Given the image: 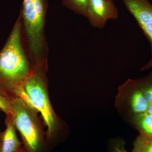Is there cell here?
I'll use <instances>...</instances> for the list:
<instances>
[{"label":"cell","instance_id":"6da1fadb","mask_svg":"<svg viewBox=\"0 0 152 152\" xmlns=\"http://www.w3.org/2000/svg\"><path fill=\"white\" fill-rule=\"evenodd\" d=\"M20 21L18 20L0 52V91L11 99L13 91L23 84L31 74L21 41Z\"/></svg>","mask_w":152,"mask_h":152},{"label":"cell","instance_id":"7a4b0ae2","mask_svg":"<svg viewBox=\"0 0 152 152\" xmlns=\"http://www.w3.org/2000/svg\"><path fill=\"white\" fill-rule=\"evenodd\" d=\"M11 116L28 152H38L42 143V133L36 113L20 98L10 99Z\"/></svg>","mask_w":152,"mask_h":152},{"label":"cell","instance_id":"3957f363","mask_svg":"<svg viewBox=\"0 0 152 152\" xmlns=\"http://www.w3.org/2000/svg\"><path fill=\"white\" fill-rule=\"evenodd\" d=\"M45 0H23L22 15L28 44L35 58H38L43 45Z\"/></svg>","mask_w":152,"mask_h":152},{"label":"cell","instance_id":"277c9868","mask_svg":"<svg viewBox=\"0 0 152 152\" xmlns=\"http://www.w3.org/2000/svg\"><path fill=\"white\" fill-rule=\"evenodd\" d=\"M23 87L33 106L40 113L48 129V137L50 138L57 130L58 123L43 78L37 73H31L24 82Z\"/></svg>","mask_w":152,"mask_h":152},{"label":"cell","instance_id":"5b68a950","mask_svg":"<svg viewBox=\"0 0 152 152\" xmlns=\"http://www.w3.org/2000/svg\"><path fill=\"white\" fill-rule=\"evenodd\" d=\"M116 106L120 112L129 115L146 113L149 103L144 96L140 79H129L119 87Z\"/></svg>","mask_w":152,"mask_h":152},{"label":"cell","instance_id":"8992f818","mask_svg":"<svg viewBox=\"0 0 152 152\" xmlns=\"http://www.w3.org/2000/svg\"><path fill=\"white\" fill-rule=\"evenodd\" d=\"M126 8L135 19L144 34L149 42L151 57L140 70L152 68V5L148 0H122Z\"/></svg>","mask_w":152,"mask_h":152},{"label":"cell","instance_id":"52a82bcc","mask_svg":"<svg viewBox=\"0 0 152 152\" xmlns=\"http://www.w3.org/2000/svg\"><path fill=\"white\" fill-rule=\"evenodd\" d=\"M118 17L114 0H89L86 18L93 27L102 28L109 20H116Z\"/></svg>","mask_w":152,"mask_h":152},{"label":"cell","instance_id":"ba28073f","mask_svg":"<svg viewBox=\"0 0 152 152\" xmlns=\"http://www.w3.org/2000/svg\"><path fill=\"white\" fill-rule=\"evenodd\" d=\"M7 128L1 136L0 152H18L21 143L16 133V128L11 116H7Z\"/></svg>","mask_w":152,"mask_h":152},{"label":"cell","instance_id":"9c48e42d","mask_svg":"<svg viewBox=\"0 0 152 152\" xmlns=\"http://www.w3.org/2000/svg\"><path fill=\"white\" fill-rule=\"evenodd\" d=\"M131 118L140 134L152 137V115L146 112L135 115Z\"/></svg>","mask_w":152,"mask_h":152},{"label":"cell","instance_id":"30bf717a","mask_svg":"<svg viewBox=\"0 0 152 152\" xmlns=\"http://www.w3.org/2000/svg\"><path fill=\"white\" fill-rule=\"evenodd\" d=\"M89 0H63V5L74 12L86 18Z\"/></svg>","mask_w":152,"mask_h":152},{"label":"cell","instance_id":"8fae6325","mask_svg":"<svg viewBox=\"0 0 152 152\" xmlns=\"http://www.w3.org/2000/svg\"><path fill=\"white\" fill-rule=\"evenodd\" d=\"M132 152H152V137L140 134L133 143Z\"/></svg>","mask_w":152,"mask_h":152},{"label":"cell","instance_id":"7c38bea8","mask_svg":"<svg viewBox=\"0 0 152 152\" xmlns=\"http://www.w3.org/2000/svg\"><path fill=\"white\" fill-rule=\"evenodd\" d=\"M141 87L144 96L149 103H152V74L145 78L140 79Z\"/></svg>","mask_w":152,"mask_h":152},{"label":"cell","instance_id":"4fadbf2b","mask_svg":"<svg viewBox=\"0 0 152 152\" xmlns=\"http://www.w3.org/2000/svg\"><path fill=\"white\" fill-rule=\"evenodd\" d=\"M0 110L4 112L7 116L12 114L10 99L0 91Z\"/></svg>","mask_w":152,"mask_h":152},{"label":"cell","instance_id":"5bb4252c","mask_svg":"<svg viewBox=\"0 0 152 152\" xmlns=\"http://www.w3.org/2000/svg\"><path fill=\"white\" fill-rule=\"evenodd\" d=\"M125 145L123 140H114L111 142L110 152H128L125 149Z\"/></svg>","mask_w":152,"mask_h":152},{"label":"cell","instance_id":"9a60e30c","mask_svg":"<svg viewBox=\"0 0 152 152\" xmlns=\"http://www.w3.org/2000/svg\"><path fill=\"white\" fill-rule=\"evenodd\" d=\"M147 113H148L151 114V115H152V103L149 104L148 107Z\"/></svg>","mask_w":152,"mask_h":152},{"label":"cell","instance_id":"2e32d148","mask_svg":"<svg viewBox=\"0 0 152 152\" xmlns=\"http://www.w3.org/2000/svg\"><path fill=\"white\" fill-rule=\"evenodd\" d=\"M18 152H24V151H23V150L20 149V150H19V151Z\"/></svg>","mask_w":152,"mask_h":152},{"label":"cell","instance_id":"e0dca14e","mask_svg":"<svg viewBox=\"0 0 152 152\" xmlns=\"http://www.w3.org/2000/svg\"><path fill=\"white\" fill-rule=\"evenodd\" d=\"M1 140H0V150H1Z\"/></svg>","mask_w":152,"mask_h":152},{"label":"cell","instance_id":"ac0fdd59","mask_svg":"<svg viewBox=\"0 0 152 152\" xmlns=\"http://www.w3.org/2000/svg\"><path fill=\"white\" fill-rule=\"evenodd\" d=\"M2 134H1V132H0V140H1V136Z\"/></svg>","mask_w":152,"mask_h":152}]
</instances>
